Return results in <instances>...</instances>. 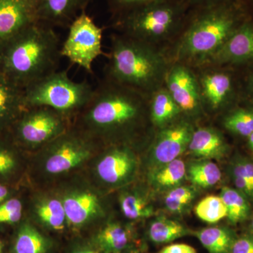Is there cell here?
Wrapping results in <instances>:
<instances>
[{
    "label": "cell",
    "mask_w": 253,
    "mask_h": 253,
    "mask_svg": "<svg viewBox=\"0 0 253 253\" xmlns=\"http://www.w3.org/2000/svg\"><path fill=\"white\" fill-rule=\"evenodd\" d=\"M61 46L51 26L34 23L0 44V71L24 89L57 71Z\"/></svg>",
    "instance_id": "1"
},
{
    "label": "cell",
    "mask_w": 253,
    "mask_h": 253,
    "mask_svg": "<svg viewBox=\"0 0 253 253\" xmlns=\"http://www.w3.org/2000/svg\"><path fill=\"white\" fill-rule=\"evenodd\" d=\"M145 96L106 80L94 88L90 101L78 115L81 126L78 128L96 140L125 130L140 117Z\"/></svg>",
    "instance_id": "2"
},
{
    "label": "cell",
    "mask_w": 253,
    "mask_h": 253,
    "mask_svg": "<svg viewBox=\"0 0 253 253\" xmlns=\"http://www.w3.org/2000/svg\"><path fill=\"white\" fill-rule=\"evenodd\" d=\"M249 18L240 0L189 9L186 31L176 49L179 59L211 57Z\"/></svg>",
    "instance_id": "3"
},
{
    "label": "cell",
    "mask_w": 253,
    "mask_h": 253,
    "mask_svg": "<svg viewBox=\"0 0 253 253\" xmlns=\"http://www.w3.org/2000/svg\"><path fill=\"white\" fill-rule=\"evenodd\" d=\"M165 66L162 56L149 43L124 35L113 36L106 80L146 95L166 78Z\"/></svg>",
    "instance_id": "4"
},
{
    "label": "cell",
    "mask_w": 253,
    "mask_h": 253,
    "mask_svg": "<svg viewBox=\"0 0 253 253\" xmlns=\"http://www.w3.org/2000/svg\"><path fill=\"white\" fill-rule=\"evenodd\" d=\"M189 11L184 0H163L121 13L118 26L124 36L151 44L183 27Z\"/></svg>",
    "instance_id": "5"
},
{
    "label": "cell",
    "mask_w": 253,
    "mask_h": 253,
    "mask_svg": "<svg viewBox=\"0 0 253 253\" xmlns=\"http://www.w3.org/2000/svg\"><path fill=\"white\" fill-rule=\"evenodd\" d=\"M94 90L87 82L73 81L67 71H56L25 88V104L51 108L69 120L84 109Z\"/></svg>",
    "instance_id": "6"
},
{
    "label": "cell",
    "mask_w": 253,
    "mask_h": 253,
    "mask_svg": "<svg viewBox=\"0 0 253 253\" xmlns=\"http://www.w3.org/2000/svg\"><path fill=\"white\" fill-rule=\"evenodd\" d=\"M97 140L79 128L66 132L40 149V168L49 176L63 175L81 167L96 152Z\"/></svg>",
    "instance_id": "7"
},
{
    "label": "cell",
    "mask_w": 253,
    "mask_h": 253,
    "mask_svg": "<svg viewBox=\"0 0 253 253\" xmlns=\"http://www.w3.org/2000/svg\"><path fill=\"white\" fill-rule=\"evenodd\" d=\"M13 126L18 144L39 150L71 127L67 118L44 106L27 108Z\"/></svg>",
    "instance_id": "8"
},
{
    "label": "cell",
    "mask_w": 253,
    "mask_h": 253,
    "mask_svg": "<svg viewBox=\"0 0 253 253\" xmlns=\"http://www.w3.org/2000/svg\"><path fill=\"white\" fill-rule=\"evenodd\" d=\"M102 39V28L83 11L69 25L68 36L61 46V56L92 73L93 63L103 54Z\"/></svg>",
    "instance_id": "9"
},
{
    "label": "cell",
    "mask_w": 253,
    "mask_h": 253,
    "mask_svg": "<svg viewBox=\"0 0 253 253\" xmlns=\"http://www.w3.org/2000/svg\"><path fill=\"white\" fill-rule=\"evenodd\" d=\"M68 225L80 229L104 214L100 196L88 186H71L59 195Z\"/></svg>",
    "instance_id": "10"
},
{
    "label": "cell",
    "mask_w": 253,
    "mask_h": 253,
    "mask_svg": "<svg viewBox=\"0 0 253 253\" xmlns=\"http://www.w3.org/2000/svg\"><path fill=\"white\" fill-rule=\"evenodd\" d=\"M135 156L126 148H113L106 151L94 167L96 177L104 185L115 187L124 185L135 174Z\"/></svg>",
    "instance_id": "11"
},
{
    "label": "cell",
    "mask_w": 253,
    "mask_h": 253,
    "mask_svg": "<svg viewBox=\"0 0 253 253\" xmlns=\"http://www.w3.org/2000/svg\"><path fill=\"white\" fill-rule=\"evenodd\" d=\"M194 131L192 126L186 122L172 125L161 131L150 156L154 169L179 157L189 147Z\"/></svg>",
    "instance_id": "12"
},
{
    "label": "cell",
    "mask_w": 253,
    "mask_h": 253,
    "mask_svg": "<svg viewBox=\"0 0 253 253\" xmlns=\"http://www.w3.org/2000/svg\"><path fill=\"white\" fill-rule=\"evenodd\" d=\"M37 22L36 0H0V44Z\"/></svg>",
    "instance_id": "13"
},
{
    "label": "cell",
    "mask_w": 253,
    "mask_h": 253,
    "mask_svg": "<svg viewBox=\"0 0 253 253\" xmlns=\"http://www.w3.org/2000/svg\"><path fill=\"white\" fill-rule=\"evenodd\" d=\"M167 89L181 111L195 113L201 107V91L194 75L188 68L173 66L166 76Z\"/></svg>",
    "instance_id": "14"
},
{
    "label": "cell",
    "mask_w": 253,
    "mask_h": 253,
    "mask_svg": "<svg viewBox=\"0 0 253 253\" xmlns=\"http://www.w3.org/2000/svg\"><path fill=\"white\" fill-rule=\"evenodd\" d=\"M210 58L217 63L253 61V20L248 18L241 23L220 49Z\"/></svg>",
    "instance_id": "15"
},
{
    "label": "cell",
    "mask_w": 253,
    "mask_h": 253,
    "mask_svg": "<svg viewBox=\"0 0 253 253\" xmlns=\"http://www.w3.org/2000/svg\"><path fill=\"white\" fill-rule=\"evenodd\" d=\"M26 109L24 89L0 71V132L14 126Z\"/></svg>",
    "instance_id": "16"
},
{
    "label": "cell",
    "mask_w": 253,
    "mask_h": 253,
    "mask_svg": "<svg viewBox=\"0 0 253 253\" xmlns=\"http://www.w3.org/2000/svg\"><path fill=\"white\" fill-rule=\"evenodd\" d=\"M86 0H36L40 22L48 26L71 24Z\"/></svg>",
    "instance_id": "17"
},
{
    "label": "cell",
    "mask_w": 253,
    "mask_h": 253,
    "mask_svg": "<svg viewBox=\"0 0 253 253\" xmlns=\"http://www.w3.org/2000/svg\"><path fill=\"white\" fill-rule=\"evenodd\" d=\"M33 215L43 225L59 231L67 224L66 212L59 196L44 194L38 196L33 204Z\"/></svg>",
    "instance_id": "18"
},
{
    "label": "cell",
    "mask_w": 253,
    "mask_h": 253,
    "mask_svg": "<svg viewBox=\"0 0 253 253\" xmlns=\"http://www.w3.org/2000/svg\"><path fill=\"white\" fill-rule=\"evenodd\" d=\"M188 149L191 154L197 157L219 159L225 154L226 144L218 131L204 127L194 131Z\"/></svg>",
    "instance_id": "19"
},
{
    "label": "cell",
    "mask_w": 253,
    "mask_h": 253,
    "mask_svg": "<svg viewBox=\"0 0 253 253\" xmlns=\"http://www.w3.org/2000/svg\"><path fill=\"white\" fill-rule=\"evenodd\" d=\"M129 230L117 222L106 224L95 237V245L104 253H119L130 241Z\"/></svg>",
    "instance_id": "20"
},
{
    "label": "cell",
    "mask_w": 253,
    "mask_h": 253,
    "mask_svg": "<svg viewBox=\"0 0 253 253\" xmlns=\"http://www.w3.org/2000/svg\"><path fill=\"white\" fill-rule=\"evenodd\" d=\"M50 241L31 223L24 222L18 229L13 253H47Z\"/></svg>",
    "instance_id": "21"
},
{
    "label": "cell",
    "mask_w": 253,
    "mask_h": 253,
    "mask_svg": "<svg viewBox=\"0 0 253 253\" xmlns=\"http://www.w3.org/2000/svg\"><path fill=\"white\" fill-rule=\"evenodd\" d=\"M201 86L204 97L213 108L224 104L232 91L231 78L223 73L206 75L201 81Z\"/></svg>",
    "instance_id": "22"
},
{
    "label": "cell",
    "mask_w": 253,
    "mask_h": 253,
    "mask_svg": "<svg viewBox=\"0 0 253 253\" xmlns=\"http://www.w3.org/2000/svg\"><path fill=\"white\" fill-rule=\"evenodd\" d=\"M186 174L185 163L176 158L174 161L155 168L150 174L153 185L161 189H173L184 180Z\"/></svg>",
    "instance_id": "23"
},
{
    "label": "cell",
    "mask_w": 253,
    "mask_h": 253,
    "mask_svg": "<svg viewBox=\"0 0 253 253\" xmlns=\"http://www.w3.org/2000/svg\"><path fill=\"white\" fill-rule=\"evenodd\" d=\"M181 111L167 89L155 91L151 104V120L155 125L166 126Z\"/></svg>",
    "instance_id": "24"
},
{
    "label": "cell",
    "mask_w": 253,
    "mask_h": 253,
    "mask_svg": "<svg viewBox=\"0 0 253 253\" xmlns=\"http://www.w3.org/2000/svg\"><path fill=\"white\" fill-rule=\"evenodd\" d=\"M200 242L210 253H229L234 239L225 228L208 227L196 232Z\"/></svg>",
    "instance_id": "25"
},
{
    "label": "cell",
    "mask_w": 253,
    "mask_h": 253,
    "mask_svg": "<svg viewBox=\"0 0 253 253\" xmlns=\"http://www.w3.org/2000/svg\"><path fill=\"white\" fill-rule=\"evenodd\" d=\"M187 234L182 224L165 217L158 218L149 226V238L155 244H168Z\"/></svg>",
    "instance_id": "26"
},
{
    "label": "cell",
    "mask_w": 253,
    "mask_h": 253,
    "mask_svg": "<svg viewBox=\"0 0 253 253\" xmlns=\"http://www.w3.org/2000/svg\"><path fill=\"white\" fill-rule=\"evenodd\" d=\"M120 206L123 214L132 220L145 219L154 214L153 206L137 191L123 193L120 196Z\"/></svg>",
    "instance_id": "27"
},
{
    "label": "cell",
    "mask_w": 253,
    "mask_h": 253,
    "mask_svg": "<svg viewBox=\"0 0 253 253\" xmlns=\"http://www.w3.org/2000/svg\"><path fill=\"white\" fill-rule=\"evenodd\" d=\"M188 177L196 186L209 188L221 180L220 169L215 163L208 160L192 163L188 168Z\"/></svg>",
    "instance_id": "28"
},
{
    "label": "cell",
    "mask_w": 253,
    "mask_h": 253,
    "mask_svg": "<svg viewBox=\"0 0 253 253\" xmlns=\"http://www.w3.org/2000/svg\"><path fill=\"white\" fill-rule=\"evenodd\" d=\"M221 199L227 210V218L232 224L244 221L249 213V206L244 195L229 187L221 189Z\"/></svg>",
    "instance_id": "29"
},
{
    "label": "cell",
    "mask_w": 253,
    "mask_h": 253,
    "mask_svg": "<svg viewBox=\"0 0 253 253\" xmlns=\"http://www.w3.org/2000/svg\"><path fill=\"white\" fill-rule=\"evenodd\" d=\"M195 212L201 220L211 224L227 217L225 204L217 196H208L201 200L195 208Z\"/></svg>",
    "instance_id": "30"
},
{
    "label": "cell",
    "mask_w": 253,
    "mask_h": 253,
    "mask_svg": "<svg viewBox=\"0 0 253 253\" xmlns=\"http://www.w3.org/2000/svg\"><path fill=\"white\" fill-rule=\"evenodd\" d=\"M21 169V161L12 145L0 141V183L10 180Z\"/></svg>",
    "instance_id": "31"
},
{
    "label": "cell",
    "mask_w": 253,
    "mask_h": 253,
    "mask_svg": "<svg viewBox=\"0 0 253 253\" xmlns=\"http://www.w3.org/2000/svg\"><path fill=\"white\" fill-rule=\"evenodd\" d=\"M224 125L231 132L249 137L253 132V111L246 109L236 110L226 116Z\"/></svg>",
    "instance_id": "32"
},
{
    "label": "cell",
    "mask_w": 253,
    "mask_h": 253,
    "mask_svg": "<svg viewBox=\"0 0 253 253\" xmlns=\"http://www.w3.org/2000/svg\"><path fill=\"white\" fill-rule=\"evenodd\" d=\"M194 191L188 186L173 188L165 199V204L169 212L181 213L194 199Z\"/></svg>",
    "instance_id": "33"
},
{
    "label": "cell",
    "mask_w": 253,
    "mask_h": 253,
    "mask_svg": "<svg viewBox=\"0 0 253 253\" xmlns=\"http://www.w3.org/2000/svg\"><path fill=\"white\" fill-rule=\"evenodd\" d=\"M23 204L18 199L10 198L0 204V224H15L21 220Z\"/></svg>",
    "instance_id": "34"
},
{
    "label": "cell",
    "mask_w": 253,
    "mask_h": 253,
    "mask_svg": "<svg viewBox=\"0 0 253 253\" xmlns=\"http://www.w3.org/2000/svg\"><path fill=\"white\" fill-rule=\"evenodd\" d=\"M110 1L113 9L121 14L138 6L151 4V3L163 1V0H110Z\"/></svg>",
    "instance_id": "35"
},
{
    "label": "cell",
    "mask_w": 253,
    "mask_h": 253,
    "mask_svg": "<svg viewBox=\"0 0 253 253\" xmlns=\"http://www.w3.org/2000/svg\"><path fill=\"white\" fill-rule=\"evenodd\" d=\"M233 171L239 173L247 181L253 192V163L249 161H241L233 166Z\"/></svg>",
    "instance_id": "36"
},
{
    "label": "cell",
    "mask_w": 253,
    "mask_h": 253,
    "mask_svg": "<svg viewBox=\"0 0 253 253\" xmlns=\"http://www.w3.org/2000/svg\"><path fill=\"white\" fill-rule=\"evenodd\" d=\"M231 253H253V239L241 237L234 240L231 248Z\"/></svg>",
    "instance_id": "37"
},
{
    "label": "cell",
    "mask_w": 253,
    "mask_h": 253,
    "mask_svg": "<svg viewBox=\"0 0 253 253\" xmlns=\"http://www.w3.org/2000/svg\"><path fill=\"white\" fill-rule=\"evenodd\" d=\"M234 0H184L189 9H201L224 4Z\"/></svg>",
    "instance_id": "38"
},
{
    "label": "cell",
    "mask_w": 253,
    "mask_h": 253,
    "mask_svg": "<svg viewBox=\"0 0 253 253\" xmlns=\"http://www.w3.org/2000/svg\"><path fill=\"white\" fill-rule=\"evenodd\" d=\"M159 253H197L196 249L189 245L184 244H172L166 246Z\"/></svg>",
    "instance_id": "39"
},
{
    "label": "cell",
    "mask_w": 253,
    "mask_h": 253,
    "mask_svg": "<svg viewBox=\"0 0 253 253\" xmlns=\"http://www.w3.org/2000/svg\"><path fill=\"white\" fill-rule=\"evenodd\" d=\"M71 253H104L96 245L81 244L74 248Z\"/></svg>",
    "instance_id": "40"
},
{
    "label": "cell",
    "mask_w": 253,
    "mask_h": 253,
    "mask_svg": "<svg viewBox=\"0 0 253 253\" xmlns=\"http://www.w3.org/2000/svg\"><path fill=\"white\" fill-rule=\"evenodd\" d=\"M11 193H12V191L8 186L0 183V204L10 199Z\"/></svg>",
    "instance_id": "41"
},
{
    "label": "cell",
    "mask_w": 253,
    "mask_h": 253,
    "mask_svg": "<svg viewBox=\"0 0 253 253\" xmlns=\"http://www.w3.org/2000/svg\"><path fill=\"white\" fill-rule=\"evenodd\" d=\"M242 3L248 16L253 14V0H240Z\"/></svg>",
    "instance_id": "42"
},
{
    "label": "cell",
    "mask_w": 253,
    "mask_h": 253,
    "mask_svg": "<svg viewBox=\"0 0 253 253\" xmlns=\"http://www.w3.org/2000/svg\"><path fill=\"white\" fill-rule=\"evenodd\" d=\"M249 141L250 148L253 151V132L249 136Z\"/></svg>",
    "instance_id": "43"
},
{
    "label": "cell",
    "mask_w": 253,
    "mask_h": 253,
    "mask_svg": "<svg viewBox=\"0 0 253 253\" xmlns=\"http://www.w3.org/2000/svg\"><path fill=\"white\" fill-rule=\"evenodd\" d=\"M250 86H251V94H252V96H253V76L252 78H251V84H250Z\"/></svg>",
    "instance_id": "44"
},
{
    "label": "cell",
    "mask_w": 253,
    "mask_h": 253,
    "mask_svg": "<svg viewBox=\"0 0 253 253\" xmlns=\"http://www.w3.org/2000/svg\"><path fill=\"white\" fill-rule=\"evenodd\" d=\"M1 251H2V245H1V243L0 242V253H1Z\"/></svg>",
    "instance_id": "45"
},
{
    "label": "cell",
    "mask_w": 253,
    "mask_h": 253,
    "mask_svg": "<svg viewBox=\"0 0 253 253\" xmlns=\"http://www.w3.org/2000/svg\"><path fill=\"white\" fill-rule=\"evenodd\" d=\"M251 227H252V230L253 231V219L252 221V224H251Z\"/></svg>",
    "instance_id": "46"
}]
</instances>
